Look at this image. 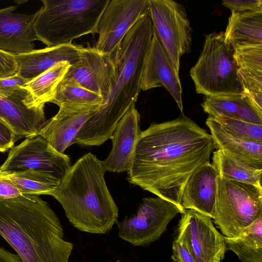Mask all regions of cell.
<instances>
[{
    "label": "cell",
    "instance_id": "cell-24",
    "mask_svg": "<svg viewBox=\"0 0 262 262\" xmlns=\"http://www.w3.org/2000/svg\"><path fill=\"white\" fill-rule=\"evenodd\" d=\"M224 33L234 49L262 45V11L231 12Z\"/></svg>",
    "mask_w": 262,
    "mask_h": 262
},
{
    "label": "cell",
    "instance_id": "cell-38",
    "mask_svg": "<svg viewBox=\"0 0 262 262\" xmlns=\"http://www.w3.org/2000/svg\"><path fill=\"white\" fill-rule=\"evenodd\" d=\"M115 262H120L119 260H117L116 261H115Z\"/></svg>",
    "mask_w": 262,
    "mask_h": 262
},
{
    "label": "cell",
    "instance_id": "cell-11",
    "mask_svg": "<svg viewBox=\"0 0 262 262\" xmlns=\"http://www.w3.org/2000/svg\"><path fill=\"white\" fill-rule=\"evenodd\" d=\"M176 239L195 262H221L227 250L225 236L216 229L212 219L192 209L181 213Z\"/></svg>",
    "mask_w": 262,
    "mask_h": 262
},
{
    "label": "cell",
    "instance_id": "cell-1",
    "mask_svg": "<svg viewBox=\"0 0 262 262\" xmlns=\"http://www.w3.org/2000/svg\"><path fill=\"white\" fill-rule=\"evenodd\" d=\"M206 130L184 115L141 132L127 179L183 211L181 197L191 175L210 162L214 149Z\"/></svg>",
    "mask_w": 262,
    "mask_h": 262
},
{
    "label": "cell",
    "instance_id": "cell-10",
    "mask_svg": "<svg viewBox=\"0 0 262 262\" xmlns=\"http://www.w3.org/2000/svg\"><path fill=\"white\" fill-rule=\"evenodd\" d=\"M71 166L69 156L58 152L38 135L26 138L11 148L0 166V173L33 170L52 176L60 182Z\"/></svg>",
    "mask_w": 262,
    "mask_h": 262
},
{
    "label": "cell",
    "instance_id": "cell-27",
    "mask_svg": "<svg viewBox=\"0 0 262 262\" xmlns=\"http://www.w3.org/2000/svg\"><path fill=\"white\" fill-rule=\"evenodd\" d=\"M71 64L68 62L60 63L29 80L22 88L35 106L50 102L55 90L67 73Z\"/></svg>",
    "mask_w": 262,
    "mask_h": 262
},
{
    "label": "cell",
    "instance_id": "cell-12",
    "mask_svg": "<svg viewBox=\"0 0 262 262\" xmlns=\"http://www.w3.org/2000/svg\"><path fill=\"white\" fill-rule=\"evenodd\" d=\"M149 12V0H110L98 24L94 47L102 54L112 55L127 32Z\"/></svg>",
    "mask_w": 262,
    "mask_h": 262
},
{
    "label": "cell",
    "instance_id": "cell-3",
    "mask_svg": "<svg viewBox=\"0 0 262 262\" xmlns=\"http://www.w3.org/2000/svg\"><path fill=\"white\" fill-rule=\"evenodd\" d=\"M0 235L21 262H68L73 249L56 213L36 195L0 200Z\"/></svg>",
    "mask_w": 262,
    "mask_h": 262
},
{
    "label": "cell",
    "instance_id": "cell-13",
    "mask_svg": "<svg viewBox=\"0 0 262 262\" xmlns=\"http://www.w3.org/2000/svg\"><path fill=\"white\" fill-rule=\"evenodd\" d=\"M112 55L98 52L94 47H82L79 59L70 66L62 80L71 81L104 99L115 80Z\"/></svg>",
    "mask_w": 262,
    "mask_h": 262
},
{
    "label": "cell",
    "instance_id": "cell-6",
    "mask_svg": "<svg viewBox=\"0 0 262 262\" xmlns=\"http://www.w3.org/2000/svg\"><path fill=\"white\" fill-rule=\"evenodd\" d=\"M234 52L224 32L206 35L199 58L190 71L197 93L206 96L244 93Z\"/></svg>",
    "mask_w": 262,
    "mask_h": 262
},
{
    "label": "cell",
    "instance_id": "cell-36",
    "mask_svg": "<svg viewBox=\"0 0 262 262\" xmlns=\"http://www.w3.org/2000/svg\"><path fill=\"white\" fill-rule=\"evenodd\" d=\"M23 194L13 184L6 180L0 179V200L14 199Z\"/></svg>",
    "mask_w": 262,
    "mask_h": 262
},
{
    "label": "cell",
    "instance_id": "cell-5",
    "mask_svg": "<svg viewBox=\"0 0 262 262\" xmlns=\"http://www.w3.org/2000/svg\"><path fill=\"white\" fill-rule=\"evenodd\" d=\"M109 1L41 0L34 26L37 40L51 47L97 33L99 19Z\"/></svg>",
    "mask_w": 262,
    "mask_h": 262
},
{
    "label": "cell",
    "instance_id": "cell-2",
    "mask_svg": "<svg viewBox=\"0 0 262 262\" xmlns=\"http://www.w3.org/2000/svg\"><path fill=\"white\" fill-rule=\"evenodd\" d=\"M149 15L130 29L112 55L116 77L100 108L86 122L75 143L99 146L111 138L125 114L135 106L141 90L146 57L153 35Z\"/></svg>",
    "mask_w": 262,
    "mask_h": 262
},
{
    "label": "cell",
    "instance_id": "cell-30",
    "mask_svg": "<svg viewBox=\"0 0 262 262\" xmlns=\"http://www.w3.org/2000/svg\"><path fill=\"white\" fill-rule=\"evenodd\" d=\"M212 118L235 136L246 141L262 143V125L224 117Z\"/></svg>",
    "mask_w": 262,
    "mask_h": 262
},
{
    "label": "cell",
    "instance_id": "cell-4",
    "mask_svg": "<svg viewBox=\"0 0 262 262\" xmlns=\"http://www.w3.org/2000/svg\"><path fill=\"white\" fill-rule=\"evenodd\" d=\"M102 162L88 153L71 166L52 196L71 225L90 233L105 234L118 220V209L105 183Z\"/></svg>",
    "mask_w": 262,
    "mask_h": 262
},
{
    "label": "cell",
    "instance_id": "cell-26",
    "mask_svg": "<svg viewBox=\"0 0 262 262\" xmlns=\"http://www.w3.org/2000/svg\"><path fill=\"white\" fill-rule=\"evenodd\" d=\"M212 164L219 176L262 187L261 168L236 159L221 150L213 151Z\"/></svg>",
    "mask_w": 262,
    "mask_h": 262
},
{
    "label": "cell",
    "instance_id": "cell-33",
    "mask_svg": "<svg viewBox=\"0 0 262 262\" xmlns=\"http://www.w3.org/2000/svg\"><path fill=\"white\" fill-rule=\"evenodd\" d=\"M17 71L16 55L0 50V79L15 75Z\"/></svg>",
    "mask_w": 262,
    "mask_h": 262
},
{
    "label": "cell",
    "instance_id": "cell-32",
    "mask_svg": "<svg viewBox=\"0 0 262 262\" xmlns=\"http://www.w3.org/2000/svg\"><path fill=\"white\" fill-rule=\"evenodd\" d=\"M29 80L17 74L0 79V95L7 97L20 90L21 87Z\"/></svg>",
    "mask_w": 262,
    "mask_h": 262
},
{
    "label": "cell",
    "instance_id": "cell-37",
    "mask_svg": "<svg viewBox=\"0 0 262 262\" xmlns=\"http://www.w3.org/2000/svg\"><path fill=\"white\" fill-rule=\"evenodd\" d=\"M0 262H21V260L17 254L0 247Z\"/></svg>",
    "mask_w": 262,
    "mask_h": 262
},
{
    "label": "cell",
    "instance_id": "cell-20",
    "mask_svg": "<svg viewBox=\"0 0 262 262\" xmlns=\"http://www.w3.org/2000/svg\"><path fill=\"white\" fill-rule=\"evenodd\" d=\"M82 47L70 43L16 55L17 74L30 80L60 63L72 65L79 59Z\"/></svg>",
    "mask_w": 262,
    "mask_h": 262
},
{
    "label": "cell",
    "instance_id": "cell-15",
    "mask_svg": "<svg viewBox=\"0 0 262 262\" xmlns=\"http://www.w3.org/2000/svg\"><path fill=\"white\" fill-rule=\"evenodd\" d=\"M100 105L64 104L59 106L57 113L48 120L38 136L58 152L75 143V139L86 122L100 108Z\"/></svg>",
    "mask_w": 262,
    "mask_h": 262
},
{
    "label": "cell",
    "instance_id": "cell-23",
    "mask_svg": "<svg viewBox=\"0 0 262 262\" xmlns=\"http://www.w3.org/2000/svg\"><path fill=\"white\" fill-rule=\"evenodd\" d=\"M234 58L244 93L262 111V45L236 49Z\"/></svg>",
    "mask_w": 262,
    "mask_h": 262
},
{
    "label": "cell",
    "instance_id": "cell-22",
    "mask_svg": "<svg viewBox=\"0 0 262 262\" xmlns=\"http://www.w3.org/2000/svg\"><path fill=\"white\" fill-rule=\"evenodd\" d=\"M206 124L210 132L214 148L254 166L262 168V143L243 140L231 134L212 117Z\"/></svg>",
    "mask_w": 262,
    "mask_h": 262
},
{
    "label": "cell",
    "instance_id": "cell-34",
    "mask_svg": "<svg viewBox=\"0 0 262 262\" xmlns=\"http://www.w3.org/2000/svg\"><path fill=\"white\" fill-rule=\"evenodd\" d=\"M15 141V136L12 130L0 121V152H4L11 149Z\"/></svg>",
    "mask_w": 262,
    "mask_h": 262
},
{
    "label": "cell",
    "instance_id": "cell-9",
    "mask_svg": "<svg viewBox=\"0 0 262 262\" xmlns=\"http://www.w3.org/2000/svg\"><path fill=\"white\" fill-rule=\"evenodd\" d=\"M183 212L159 196L144 198L133 216L116 221L118 235L135 246L149 245L158 239L171 220Z\"/></svg>",
    "mask_w": 262,
    "mask_h": 262
},
{
    "label": "cell",
    "instance_id": "cell-25",
    "mask_svg": "<svg viewBox=\"0 0 262 262\" xmlns=\"http://www.w3.org/2000/svg\"><path fill=\"white\" fill-rule=\"evenodd\" d=\"M227 249L242 262H262V215L245 228L237 237L225 236Z\"/></svg>",
    "mask_w": 262,
    "mask_h": 262
},
{
    "label": "cell",
    "instance_id": "cell-17",
    "mask_svg": "<svg viewBox=\"0 0 262 262\" xmlns=\"http://www.w3.org/2000/svg\"><path fill=\"white\" fill-rule=\"evenodd\" d=\"M17 8L0 9V50L14 55L33 51L37 40L34 26L38 11L31 14L15 13Z\"/></svg>",
    "mask_w": 262,
    "mask_h": 262
},
{
    "label": "cell",
    "instance_id": "cell-31",
    "mask_svg": "<svg viewBox=\"0 0 262 262\" xmlns=\"http://www.w3.org/2000/svg\"><path fill=\"white\" fill-rule=\"evenodd\" d=\"M222 4L231 12L262 11L261 0H224Z\"/></svg>",
    "mask_w": 262,
    "mask_h": 262
},
{
    "label": "cell",
    "instance_id": "cell-19",
    "mask_svg": "<svg viewBox=\"0 0 262 262\" xmlns=\"http://www.w3.org/2000/svg\"><path fill=\"white\" fill-rule=\"evenodd\" d=\"M218 175L208 162L195 171L184 188L181 206L184 210L192 209L211 219L214 217Z\"/></svg>",
    "mask_w": 262,
    "mask_h": 262
},
{
    "label": "cell",
    "instance_id": "cell-8",
    "mask_svg": "<svg viewBox=\"0 0 262 262\" xmlns=\"http://www.w3.org/2000/svg\"><path fill=\"white\" fill-rule=\"evenodd\" d=\"M154 32L179 73L180 58L190 50L191 29L183 5L171 0H149Z\"/></svg>",
    "mask_w": 262,
    "mask_h": 262
},
{
    "label": "cell",
    "instance_id": "cell-21",
    "mask_svg": "<svg viewBox=\"0 0 262 262\" xmlns=\"http://www.w3.org/2000/svg\"><path fill=\"white\" fill-rule=\"evenodd\" d=\"M201 105L209 116L224 117L262 125V111L245 93L206 96Z\"/></svg>",
    "mask_w": 262,
    "mask_h": 262
},
{
    "label": "cell",
    "instance_id": "cell-35",
    "mask_svg": "<svg viewBox=\"0 0 262 262\" xmlns=\"http://www.w3.org/2000/svg\"><path fill=\"white\" fill-rule=\"evenodd\" d=\"M171 259L176 262H195L187 248L176 238L172 242Z\"/></svg>",
    "mask_w": 262,
    "mask_h": 262
},
{
    "label": "cell",
    "instance_id": "cell-16",
    "mask_svg": "<svg viewBox=\"0 0 262 262\" xmlns=\"http://www.w3.org/2000/svg\"><path fill=\"white\" fill-rule=\"evenodd\" d=\"M158 86H163L169 92L182 112V90L179 73L153 32L141 77V90L147 91Z\"/></svg>",
    "mask_w": 262,
    "mask_h": 262
},
{
    "label": "cell",
    "instance_id": "cell-14",
    "mask_svg": "<svg viewBox=\"0 0 262 262\" xmlns=\"http://www.w3.org/2000/svg\"><path fill=\"white\" fill-rule=\"evenodd\" d=\"M45 105L35 106L27 91L21 89L7 97L0 95V121L7 125L16 141L38 136L47 120Z\"/></svg>",
    "mask_w": 262,
    "mask_h": 262
},
{
    "label": "cell",
    "instance_id": "cell-7",
    "mask_svg": "<svg viewBox=\"0 0 262 262\" xmlns=\"http://www.w3.org/2000/svg\"><path fill=\"white\" fill-rule=\"evenodd\" d=\"M262 215V187L218 176L214 223L229 238Z\"/></svg>",
    "mask_w": 262,
    "mask_h": 262
},
{
    "label": "cell",
    "instance_id": "cell-29",
    "mask_svg": "<svg viewBox=\"0 0 262 262\" xmlns=\"http://www.w3.org/2000/svg\"><path fill=\"white\" fill-rule=\"evenodd\" d=\"M50 102L58 106L64 104L101 106L103 98L71 81L62 80L58 84Z\"/></svg>",
    "mask_w": 262,
    "mask_h": 262
},
{
    "label": "cell",
    "instance_id": "cell-18",
    "mask_svg": "<svg viewBox=\"0 0 262 262\" xmlns=\"http://www.w3.org/2000/svg\"><path fill=\"white\" fill-rule=\"evenodd\" d=\"M140 115L135 106L130 108L118 123L112 136L113 146L107 158L101 161L105 171H127L135 145L141 133Z\"/></svg>",
    "mask_w": 262,
    "mask_h": 262
},
{
    "label": "cell",
    "instance_id": "cell-28",
    "mask_svg": "<svg viewBox=\"0 0 262 262\" xmlns=\"http://www.w3.org/2000/svg\"><path fill=\"white\" fill-rule=\"evenodd\" d=\"M0 179L13 184L23 194L36 195H52L60 182L52 176L33 170L2 172Z\"/></svg>",
    "mask_w": 262,
    "mask_h": 262
}]
</instances>
